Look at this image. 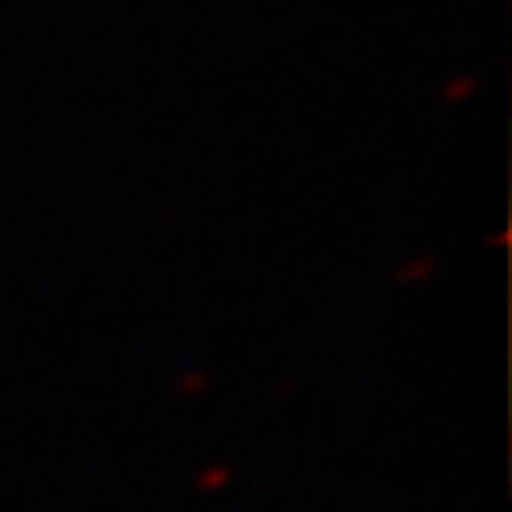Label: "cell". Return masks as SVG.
Instances as JSON below:
<instances>
[]
</instances>
